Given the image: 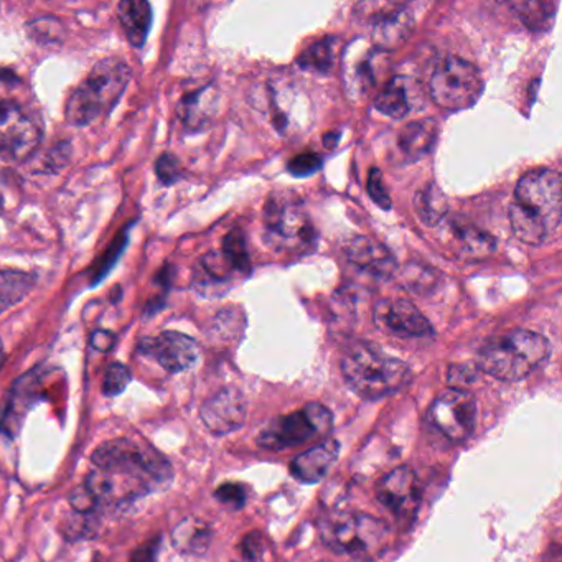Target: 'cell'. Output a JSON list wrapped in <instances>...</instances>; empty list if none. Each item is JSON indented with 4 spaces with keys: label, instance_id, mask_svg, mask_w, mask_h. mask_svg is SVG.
Here are the masks:
<instances>
[{
    "label": "cell",
    "instance_id": "obj_1",
    "mask_svg": "<svg viewBox=\"0 0 562 562\" xmlns=\"http://www.w3.org/2000/svg\"><path fill=\"white\" fill-rule=\"evenodd\" d=\"M561 177L551 169H536L519 179L509 218L516 238L539 247L561 225Z\"/></svg>",
    "mask_w": 562,
    "mask_h": 562
},
{
    "label": "cell",
    "instance_id": "obj_2",
    "mask_svg": "<svg viewBox=\"0 0 562 562\" xmlns=\"http://www.w3.org/2000/svg\"><path fill=\"white\" fill-rule=\"evenodd\" d=\"M131 68L121 58L98 61L77 88L71 93L64 108V119L76 128H86L112 111L131 82Z\"/></svg>",
    "mask_w": 562,
    "mask_h": 562
},
{
    "label": "cell",
    "instance_id": "obj_3",
    "mask_svg": "<svg viewBox=\"0 0 562 562\" xmlns=\"http://www.w3.org/2000/svg\"><path fill=\"white\" fill-rule=\"evenodd\" d=\"M93 464L106 474L129 478L141 495L166 486L174 475L163 454L131 439H115L99 445L93 454Z\"/></svg>",
    "mask_w": 562,
    "mask_h": 562
},
{
    "label": "cell",
    "instance_id": "obj_4",
    "mask_svg": "<svg viewBox=\"0 0 562 562\" xmlns=\"http://www.w3.org/2000/svg\"><path fill=\"white\" fill-rule=\"evenodd\" d=\"M551 354V345L542 335L513 331L490 338L478 351L477 368L506 383L525 380L538 370Z\"/></svg>",
    "mask_w": 562,
    "mask_h": 562
},
{
    "label": "cell",
    "instance_id": "obj_5",
    "mask_svg": "<svg viewBox=\"0 0 562 562\" xmlns=\"http://www.w3.org/2000/svg\"><path fill=\"white\" fill-rule=\"evenodd\" d=\"M342 373L348 387L364 399H378L405 390L412 371L405 361L387 357L370 344L351 348L342 360Z\"/></svg>",
    "mask_w": 562,
    "mask_h": 562
},
{
    "label": "cell",
    "instance_id": "obj_6",
    "mask_svg": "<svg viewBox=\"0 0 562 562\" xmlns=\"http://www.w3.org/2000/svg\"><path fill=\"white\" fill-rule=\"evenodd\" d=\"M263 223L264 243L274 251L306 253L313 250L319 238L302 200L292 193L271 195L264 206Z\"/></svg>",
    "mask_w": 562,
    "mask_h": 562
},
{
    "label": "cell",
    "instance_id": "obj_7",
    "mask_svg": "<svg viewBox=\"0 0 562 562\" xmlns=\"http://www.w3.org/2000/svg\"><path fill=\"white\" fill-rule=\"evenodd\" d=\"M320 536L337 554L371 559L386 548L390 529L367 513H338L322 523Z\"/></svg>",
    "mask_w": 562,
    "mask_h": 562
},
{
    "label": "cell",
    "instance_id": "obj_8",
    "mask_svg": "<svg viewBox=\"0 0 562 562\" xmlns=\"http://www.w3.org/2000/svg\"><path fill=\"white\" fill-rule=\"evenodd\" d=\"M483 92V77L470 61L458 57L442 58L429 80V93L439 108L465 109L474 106Z\"/></svg>",
    "mask_w": 562,
    "mask_h": 562
},
{
    "label": "cell",
    "instance_id": "obj_9",
    "mask_svg": "<svg viewBox=\"0 0 562 562\" xmlns=\"http://www.w3.org/2000/svg\"><path fill=\"white\" fill-rule=\"evenodd\" d=\"M334 428V415L320 403H309L303 408L274 419L260 435L258 445L266 451H284L306 442L325 438Z\"/></svg>",
    "mask_w": 562,
    "mask_h": 562
},
{
    "label": "cell",
    "instance_id": "obj_10",
    "mask_svg": "<svg viewBox=\"0 0 562 562\" xmlns=\"http://www.w3.org/2000/svg\"><path fill=\"white\" fill-rule=\"evenodd\" d=\"M40 121L14 99L0 98V158L21 163L31 157L40 144Z\"/></svg>",
    "mask_w": 562,
    "mask_h": 562
},
{
    "label": "cell",
    "instance_id": "obj_11",
    "mask_svg": "<svg viewBox=\"0 0 562 562\" xmlns=\"http://www.w3.org/2000/svg\"><path fill=\"white\" fill-rule=\"evenodd\" d=\"M428 419L447 441L462 444L470 438L477 421L474 396L468 391L449 387L432 400Z\"/></svg>",
    "mask_w": 562,
    "mask_h": 562
},
{
    "label": "cell",
    "instance_id": "obj_12",
    "mask_svg": "<svg viewBox=\"0 0 562 562\" xmlns=\"http://www.w3.org/2000/svg\"><path fill=\"white\" fill-rule=\"evenodd\" d=\"M381 505L394 513L399 522H412L421 505L418 475L409 467H399L384 475L376 487Z\"/></svg>",
    "mask_w": 562,
    "mask_h": 562
},
{
    "label": "cell",
    "instance_id": "obj_13",
    "mask_svg": "<svg viewBox=\"0 0 562 562\" xmlns=\"http://www.w3.org/2000/svg\"><path fill=\"white\" fill-rule=\"evenodd\" d=\"M139 351L157 361L169 373L189 370L200 357L199 344L180 332H163L155 337L142 338Z\"/></svg>",
    "mask_w": 562,
    "mask_h": 562
},
{
    "label": "cell",
    "instance_id": "obj_14",
    "mask_svg": "<svg viewBox=\"0 0 562 562\" xmlns=\"http://www.w3.org/2000/svg\"><path fill=\"white\" fill-rule=\"evenodd\" d=\"M374 322L381 331L399 338H426L434 334L425 313L405 299H384L374 306Z\"/></svg>",
    "mask_w": 562,
    "mask_h": 562
},
{
    "label": "cell",
    "instance_id": "obj_15",
    "mask_svg": "<svg viewBox=\"0 0 562 562\" xmlns=\"http://www.w3.org/2000/svg\"><path fill=\"white\" fill-rule=\"evenodd\" d=\"M247 412V399L241 391L226 387L206 400L200 409V418L212 434L226 435L244 425Z\"/></svg>",
    "mask_w": 562,
    "mask_h": 562
},
{
    "label": "cell",
    "instance_id": "obj_16",
    "mask_svg": "<svg viewBox=\"0 0 562 562\" xmlns=\"http://www.w3.org/2000/svg\"><path fill=\"white\" fill-rule=\"evenodd\" d=\"M38 387H40V376L35 373L24 374L12 387L4 418L0 422V431L8 438H15L21 431L25 415L34 406L35 400H38Z\"/></svg>",
    "mask_w": 562,
    "mask_h": 562
},
{
    "label": "cell",
    "instance_id": "obj_17",
    "mask_svg": "<svg viewBox=\"0 0 562 562\" xmlns=\"http://www.w3.org/2000/svg\"><path fill=\"white\" fill-rule=\"evenodd\" d=\"M348 260L364 273L374 277H391L397 271V263L391 251L368 236H358L347 250Z\"/></svg>",
    "mask_w": 562,
    "mask_h": 562
},
{
    "label": "cell",
    "instance_id": "obj_18",
    "mask_svg": "<svg viewBox=\"0 0 562 562\" xmlns=\"http://www.w3.org/2000/svg\"><path fill=\"white\" fill-rule=\"evenodd\" d=\"M338 454H340V444L337 441L331 439L322 442L303 454L297 455L290 462V474L302 483H316L328 474Z\"/></svg>",
    "mask_w": 562,
    "mask_h": 562
},
{
    "label": "cell",
    "instance_id": "obj_19",
    "mask_svg": "<svg viewBox=\"0 0 562 562\" xmlns=\"http://www.w3.org/2000/svg\"><path fill=\"white\" fill-rule=\"evenodd\" d=\"M415 31V17L409 9L396 8L381 12L374 21L373 40L380 50H394L408 40Z\"/></svg>",
    "mask_w": 562,
    "mask_h": 562
},
{
    "label": "cell",
    "instance_id": "obj_20",
    "mask_svg": "<svg viewBox=\"0 0 562 562\" xmlns=\"http://www.w3.org/2000/svg\"><path fill=\"white\" fill-rule=\"evenodd\" d=\"M449 236L454 244L455 253L465 260H481L495 251L497 243L492 235L481 231L471 223L452 219Z\"/></svg>",
    "mask_w": 562,
    "mask_h": 562
},
{
    "label": "cell",
    "instance_id": "obj_21",
    "mask_svg": "<svg viewBox=\"0 0 562 562\" xmlns=\"http://www.w3.org/2000/svg\"><path fill=\"white\" fill-rule=\"evenodd\" d=\"M216 109H218V92L210 85L183 96L177 112L187 129L199 131L215 118Z\"/></svg>",
    "mask_w": 562,
    "mask_h": 562
},
{
    "label": "cell",
    "instance_id": "obj_22",
    "mask_svg": "<svg viewBox=\"0 0 562 562\" xmlns=\"http://www.w3.org/2000/svg\"><path fill=\"white\" fill-rule=\"evenodd\" d=\"M118 17L129 44L141 48L154 21L151 4L144 0H124L118 5Z\"/></svg>",
    "mask_w": 562,
    "mask_h": 562
},
{
    "label": "cell",
    "instance_id": "obj_23",
    "mask_svg": "<svg viewBox=\"0 0 562 562\" xmlns=\"http://www.w3.org/2000/svg\"><path fill=\"white\" fill-rule=\"evenodd\" d=\"M439 125L434 119H421V121L409 122L399 137L397 145L400 152L409 158H421L428 155L438 141Z\"/></svg>",
    "mask_w": 562,
    "mask_h": 562
},
{
    "label": "cell",
    "instance_id": "obj_24",
    "mask_svg": "<svg viewBox=\"0 0 562 562\" xmlns=\"http://www.w3.org/2000/svg\"><path fill=\"white\" fill-rule=\"evenodd\" d=\"M374 108L391 119L406 118L412 108L411 83L408 77L396 76L390 80L378 95Z\"/></svg>",
    "mask_w": 562,
    "mask_h": 562
},
{
    "label": "cell",
    "instance_id": "obj_25",
    "mask_svg": "<svg viewBox=\"0 0 562 562\" xmlns=\"http://www.w3.org/2000/svg\"><path fill=\"white\" fill-rule=\"evenodd\" d=\"M212 538L213 531L208 523L196 518L183 519V522L174 529L172 535L174 545H176L179 551L196 555L208 551Z\"/></svg>",
    "mask_w": 562,
    "mask_h": 562
},
{
    "label": "cell",
    "instance_id": "obj_26",
    "mask_svg": "<svg viewBox=\"0 0 562 562\" xmlns=\"http://www.w3.org/2000/svg\"><path fill=\"white\" fill-rule=\"evenodd\" d=\"M35 287V277L22 271H0V313L25 299Z\"/></svg>",
    "mask_w": 562,
    "mask_h": 562
},
{
    "label": "cell",
    "instance_id": "obj_27",
    "mask_svg": "<svg viewBox=\"0 0 562 562\" xmlns=\"http://www.w3.org/2000/svg\"><path fill=\"white\" fill-rule=\"evenodd\" d=\"M416 215L425 225L435 226L449 212V200L435 183H429L416 193Z\"/></svg>",
    "mask_w": 562,
    "mask_h": 562
},
{
    "label": "cell",
    "instance_id": "obj_28",
    "mask_svg": "<svg viewBox=\"0 0 562 562\" xmlns=\"http://www.w3.org/2000/svg\"><path fill=\"white\" fill-rule=\"evenodd\" d=\"M338 40L334 37L322 38L315 41L312 47L307 48L300 55L299 67L312 73L325 74L334 68L335 58H337Z\"/></svg>",
    "mask_w": 562,
    "mask_h": 562
},
{
    "label": "cell",
    "instance_id": "obj_29",
    "mask_svg": "<svg viewBox=\"0 0 562 562\" xmlns=\"http://www.w3.org/2000/svg\"><path fill=\"white\" fill-rule=\"evenodd\" d=\"M222 254L235 273L243 274V276L250 274V254H248L247 241H244V235L241 232V229H232V231L226 235L225 241H223Z\"/></svg>",
    "mask_w": 562,
    "mask_h": 562
},
{
    "label": "cell",
    "instance_id": "obj_30",
    "mask_svg": "<svg viewBox=\"0 0 562 562\" xmlns=\"http://www.w3.org/2000/svg\"><path fill=\"white\" fill-rule=\"evenodd\" d=\"M523 24L533 32L548 31L555 14V5L548 2H518L513 4Z\"/></svg>",
    "mask_w": 562,
    "mask_h": 562
},
{
    "label": "cell",
    "instance_id": "obj_31",
    "mask_svg": "<svg viewBox=\"0 0 562 562\" xmlns=\"http://www.w3.org/2000/svg\"><path fill=\"white\" fill-rule=\"evenodd\" d=\"M28 34L38 44H60L64 37L63 25L53 17H41L27 25Z\"/></svg>",
    "mask_w": 562,
    "mask_h": 562
},
{
    "label": "cell",
    "instance_id": "obj_32",
    "mask_svg": "<svg viewBox=\"0 0 562 562\" xmlns=\"http://www.w3.org/2000/svg\"><path fill=\"white\" fill-rule=\"evenodd\" d=\"M131 371L125 364L112 363L106 370L105 378H103V393L106 396H119L125 387L131 383Z\"/></svg>",
    "mask_w": 562,
    "mask_h": 562
},
{
    "label": "cell",
    "instance_id": "obj_33",
    "mask_svg": "<svg viewBox=\"0 0 562 562\" xmlns=\"http://www.w3.org/2000/svg\"><path fill=\"white\" fill-rule=\"evenodd\" d=\"M155 174H157L158 180L164 183V186H174V183L179 182L183 177L182 166H180L179 158L174 154L160 155L157 158V164H155Z\"/></svg>",
    "mask_w": 562,
    "mask_h": 562
},
{
    "label": "cell",
    "instance_id": "obj_34",
    "mask_svg": "<svg viewBox=\"0 0 562 562\" xmlns=\"http://www.w3.org/2000/svg\"><path fill=\"white\" fill-rule=\"evenodd\" d=\"M215 499L231 510H241L248 502L247 487L241 483H223L215 492Z\"/></svg>",
    "mask_w": 562,
    "mask_h": 562
},
{
    "label": "cell",
    "instance_id": "obj_35",
    "mask_svg": "<svg viewBox=\"0 0 562 562\" xmlns=\"http://www.w3.org/2000/svg\"><path fill=\"white\" fill-rule=\"evenodd\" d=\"M320 167H322V158H320L319 154H315V152H303V154L296 155L290 160L287 169H289L294 177H307L312 176Z\"/></svg>",
    "mask_w": 562,
    "mask_h": 562
},
{
    "label": "cell",
    "instance_id": "obj_36",
    "mask_svg": "<svg viewBox=\"0 0 562 562\" xmlns=\"http://www.w3.org/2000/svg\"><path fill=\"white\" fill-rule=\"evenodd\" d=\"M368 193L373 202L383 210H390L393 205L386 186H384L383 176L378 169H371L370 177H368Z\"/></svg>",
    "mask_w": 562,
    "mask_h": 562
},
{
    "label": "cell",
    "instance_id": "obj_37",
    "mask_svg": "<svg viewBox=\"0 0 562 562\" xmlns=\"http://www.w3.org/2000/svg\"><path fill=\"white\" fill-rule=\"evenodd\" d=\"M264 549H266V546H264L263 536L258 531L244 536L243 542H241L243 558L250 562H261L264 555Z\"/></svg>",
    "mask_w": 562,
    "mask_h": 562
},
{
    "label": "cell",
    "instance_id": "obj_38",
    "mask_svg": "<svg viewBox=\"0 0 562 562\" xmlns=\"http://www.w3.org/2000/svg\"><path fill=\"white\" fill-rule=\"evenodd\" d=\"M477 380V368L470 364H452L449 370V384L455 390H462V386H468Z\"/></svg>",
    "mask_w": 562,
    "mask_h": 562
},
{
    "label": "cell",
    "instance_id": "obj_39",
    "mask_svg": "<svg viewBox=\"0 0 562 562\" xmlns=\"http://www.w3.org/2000/svg\"><path fill=\"white\" fill-rule=\"evenodd\" d=\"M70 503L77 513H83V515L93 512V510L98 506L95 497L92 495V492H89L85 486L77 487L76 490H73L70 497Z\"/></svg>",
    "mask_w": 562,
    "mask_h": 562
},
{
    "label": "cell",
    "instance_id": "obj_40",
    "mask_svg": "<svg viewBox=\"0 0 562 562\" xmlns=\"http://www.w3.org/2000/svg\"><path fill=\"white\" fill-rule=\"evenodd\" d=\"M118 241H116L115 244H112V250L108 251V254H106V260L101 263V271H99L96 276H98V280L101 279L103 276H105L106 271H109V267L112 266V264L116 263V260H118L119 254L122 253V248H124V244L128 243V235L119 236ZM96 280V283H98Z\"/></svg>",
    "mask_w": 562,
    "mask_h": 562
},
{
    "label": "cell",
    "instance_id": "obj_41",
    "mask_svg": "<svg viewBox=\"0 0 562 562\" xmlns=\"http://www.w3.org/2000/svg\"><path fill=\"white\" fill-rule=\"evenodd\" d=\"M116 345V337L115 334H111V332L108 331H95L92 335V347L95 348V350L103 351V354H106V351H111L112 348H115Z\"/></svg>",
    "mask_w": 562,
    "mask_h": 562
},
{
    "label": "cell",
    "instance_id": "obj_42",
    "mask_svg": "<svg viewBox=\"0 0 562 562\" xmlns=\"http://www.w3.org/2000/svg\"><path fill=\"white\" fill-rule=\"evenodd\" d=\"M158 552V539H152V541L142 545L134 554L131 555L129 562H155Z\"/></svg>",
    "mask_w": 562,
    "mask_h": 562
},
{
    "label": "cell",
    "instance_id": "obj_43",
    "mask_svg": "<svg viewBox=\"0 0 562 562\" xmlns=\"http://www.w3.org/2000/svg\"><path fill=\"white\" fill-rule=\"evenodd\" d=\"M19 83L17 74L14 71L8 70V68H0V86L2 88H9V86H15Z\"/></svg>",
    "mask_w": 562,
    "mask_h": 562
},
{
    "label": "cell",
    "instance_id": "obj_44",
    "mask_svg": "<svg viewBox=\"0 0 562 562\" xmlns=\"http://www.w3.org/2000/svg\"><path fill=\"white\" fill-rule=\"evenodd\" d=\"M340 139V134H335V132H331V134L325 135L324 142L327 147H335V142Z\"/></svg>",
    "mask_w": 562,
    "mask_h": 562
},
{
    "label": "cell",
    "instance_id": "obj_45",
    "mask_svg": "<svg viewBox=\"0 0 562 562\" xmlns=\"http://www.w3.org/2000/svg\"><path fill=\"white\" fill-rule=\"evenodd\" d=\"M4 363H5L4 345H2V342H0V368L4 367Z\"/></svg>",
    "mask_w": 562,
    "mask_h": 562
}]
</instances>
